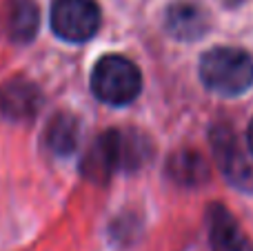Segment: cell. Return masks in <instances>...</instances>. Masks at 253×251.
Listing matches in <instances>:
<instances>
[{
	"label": "cell",
	"mask_w": 253,
	"mask_h": 251,
	"mask_svg": "<svg viewBox=\"0 0 253 251\" xmlns=\"http://www.w3.org/2000/svg\"><path fill=\"white\" fill-rule=\"evenodd\" d=\"M100 27V9L93 0H53L51 29L67 42H84Z\"/></svg>",
	"instance_id": "cell-4"
},
{
	"label": "cell",
	"mask_w": 253,
	"mask_h": 251,
	"mask_svg": "<svg viewBox=\"0 0 253 251\" xmlns=\"http://www.w3.org/2000/svg\"><path fill=\"white\" fill-rule=\"evenodd\" d=\"M209 27L207 13L193 2H175L167 11V29L182 40L200 38Z\"/></svg>",
	"instance_id": "cell-9"
},
{
	"label": "cell",
	"mask_w": 253,
	"mask_h": 251,
	"mask_svg": "<svg viewBox=\"0 0 253 251\" xmlns=\"http://www.w3.org/2000/svg\"><path fill=\"white\" fill-rule=\"evenodd\" d=\"M207 222H209V240L213 251H253V243L240 229L238 220L231 216L227 207L211 205L207 209Z\"/></svg>",
	"instance_id": "cell-7"
},
{
	"label": "cell",
	"mask_w": 253,
	"mask_h": 251,
	"mask_svg": "<svg viewBox=\"0 0 253 251\" xmlns=\"http://www.w3.org/2000/svg\"><path fill=\"white\" fill-rule=\"evenodd\" d=\"M200 78L220 96H240L253 84V60L242 49H209L200 60Z\"/></svg>",
	"instance_id": "cell-2"
},
{
	"label": "cell",
	"mask_w": 253,
	"mask_h": 251,
	"mask_svg": "<svg viewBox=\"0 0 253 251\" xmlns=\"http://www.w3.org/2000/svg\"><path fill=\"white\" fill-rule=\"evenodd\" d=\"M42 96L27 78H11L0 87V114L13 123L34 120L40 111Z\"/></svg>",
	"instance_id": "cell-5"
},
{
	"label": "cell",
	"mask_w": 253,
	"mask_h": 251,
	"mask_svg": "<svg viewBox=\"0 0 253 251\" xmlns=\"http://www.w3.org/2000/svg\"><path fill=\"white\" fill-rule=\"evenodd\" d=\"M211 145H213V154L215 160H218L222 173L229 178L231 182L240 187H247L249 180L253 178L251 165L247 163L245 154L238 147L236 136L231 133V129L227 127H215L213 133H211Z\"/></svg>",
	"instance_id": "cell-6"
},
{
	"label": "cell",
	"mask_w": 253,
	"mask_h": 251,
	"mask_svg": "<svg viewBox=\"0 0 253 251\" xmlns=\"http://www.w3.org/2000/svg\"><path fill=\"white\" fill-rule=\"evenodd\" d=\"M78 138H80V127L78 120L71 114L53 116L47 131H44V142H47L49 151H53L56 156H69L78 147Z\"/></svg>",
	"instance_id": "cell-11"
},
{
	"label": "cell",
	"mask_w": 253,
	"mask_h": 251,
	"mask_svg": "<svg viewBox=\"0 0 253 251\" xmlns=\"http://www.w3.org/2000/svg\"><path fill=\"white\" fill-rule=\"evenodd\" d=\"M167 173L171 176V180L180 182V185L196 187L209 178V165H207V160L202 158L198 151L184 149L169 158V163H167Z\"/></svg>",
	"instance_id": "cell-10"
},
{
	"label": "cell",
	"mask_w": 253,
	"mask_h": 251,
	"mask_svg": "<svg viewBox=\"0 0 253 251\" xmlns=\"http://www.w3.org/2000/svg\"><path fill=\"white\" fill-rule=\"evenodd\" d=\"M40 13L34 0H7L0 13V25L13 42H29L38 31Z\"/></svg>",
	"instance_id": "cell-8"
},
{
	"label": "cell",
	"mask_w": 253,
	"mask_h": 251,
	"mask_svg": "<svg viewBox=\"0 0 253 251\" xmlns=\"http://www.w3.org/2000/svg\"><path fill=\"white\" fill-rule=\"evenodd\" d=\"M142 87L140 69L125 56L109 53L100 58L91 74V91L98 100L114 107L129 105L138 98Z\"/></svg>",
	"instance_id": "cell-3"
},
{
	"label": "cell",
	"mask_w": 253,
	"mask_h": 251,
	"mask_svg": "<svg viewBox=\"0 0 253 251\" xmlns=\"http://www.w3.org/2000/svg\"><path fill=\"white\" fill-rule=\"evenodd\" d=\"M247 142H249V149L253 151V120L249 125V131H247Z\"/></svg>",
	"instance_id": "cell-12"
},
{
	"label": "cell",
	"mask_w": 253,
	"mask_h": 251,
	"mask_svg": "<svg viewBox=\"0 0 253 251\" xmlns=\"http://www.w3.org/2000/svg\"><path fill=\"white\" fill-rule=\"evenodd\" d=\"M149 154H151V145L142 133L133 129L126 131L111 129L98 136L96 142L89 147L80 169L89 180L102 182L118 169H126V171L138 169L142 163H147Z\"/></svg>",
	"instance_id": "cell-1"
}]
</instances>
